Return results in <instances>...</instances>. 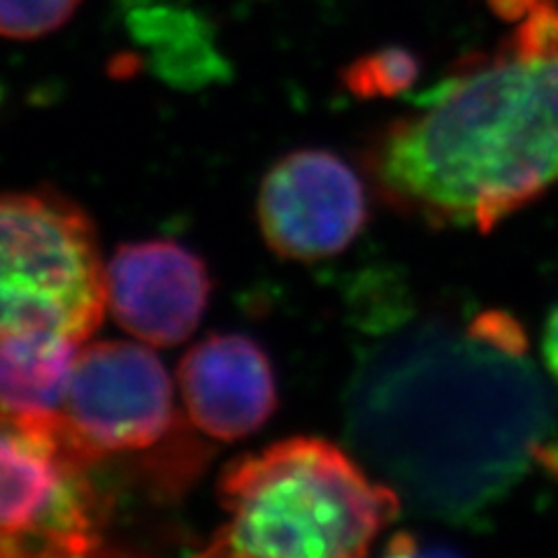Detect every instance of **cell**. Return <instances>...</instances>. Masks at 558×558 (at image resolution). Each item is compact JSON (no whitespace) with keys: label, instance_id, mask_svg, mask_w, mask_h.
Masks as SVG:
<instances>
[{"label":"cell","instance_id":"9c48e42d","mask_svg":"<svg viewBox=\"0 0 558 558\" xmlns=\"http://www.w3.org/2000/svg\"><path fill=\"white\" fill-rule=\"evenodd\" d=\"M178 381L191 424L215 440L254 435L277 410V381L256 340L217 333L184 354Z\"/></svg>","mask_w":558,"mask_h":558},{"label":"cell","instance_id":"9a60e30c","mask_svg":"<svg viewBox=\"0 0 558 558\" xmlns=\"http://www.w3.org/2000/svg\"><path fill=\"white\" fill-rule=\"evenodd\" d=\"M537 3L539 0H488V8L505 22H521Z\"/></svg>","mask_w":558,"mask_h":558},{"label":"cell","instance_id":"7a4b0ae2","mask_svg":"<svg viewBox=\"0 0 558 558\" xmlns=\"http://www.w3.org/2000/svg\"><path fill=\"white\" fill-rule=\"evenodd\" d=\"M414 102L373 151L381 194L408 215L484 233L558 182V51L508 45Z\"/></svg>","mask_w":558,"mask_h":558},{"label":"cell","instance_id":"30bf717a","mask_svg":"<svg viewBox=\"0 0 558 558\" xmlns=\"http://www.w3.org/2000/svg\"><path fill=\"white\" fill-rule=\"evenodd\" d=\"M82 347L59 330L0 338V408L35 418L61 416Z\"/></svg>","mask_w":558,"mask_h":558},{"label":"cell","instance_id":"ba28073f","mask_svg":"<svg viewBox=\"0 0 558 558\" xmlns=\"http://www.w3.org/2000/svg\"><path fill=\"white\" fill-rule=\"evenodd\" d=\"M209 291L205 260L172 240L121 244L105 264L112 317L145 344L174 347L194 336Z\"/></svg>","mask_w":558,"mask_h":558},{"label":"cell","instance_id":"7c38bea8","mask_svg":"<svg viewBox=\"0 0 558 558\" xmlns=\"http://www.w3.org/2000/svg\"><path fill=\"white\" fill-rule=\"evenodd\" d=\"M418 73H422V65L410 49L384 47L349 63L340 77L354 98L375 100L410 92Z\"/></svg>","mask_w":558,"mask_h":558},{"label":"cell","instance_id":"277c9868","mask_svg":"<svg viewBox=\"0 0 558 558\" xmlns=\"http://www.w3.org/2000/svg\"><path fill=\"white\" fill-rule=\"evenodd\" d=\"M108 310L94 223L59 194H0V338L59 330L86 342Z\"/></svg>","mask_w":558,"mask_h":558},{"label":"cell","instance_id":"52a82bcc","mask_svg":"<svg viewBox=\"0 0 558 558\" xmlns=\"http://www.w3.org/2000/svg\"><path fill=\"white\" fill-rule=\"evenodd\" d=\"M258 229L284 260L314 264L352 244L368 221V198L356 170L326 149L282 156L258 189Z\"/></svg>","mask_w":558,"mask_h":558},{"label":"cell","instance_id":"4fadbf2b","mask_svg":"<svg viewBox=\"0 0 558 558\" xmlns=\"http://www.w3.org/2000/svg\"><path fill=\"white\" fill-rule=\"evenodd\" d=\"M82 0H0V38L33 40L61 28Z\"/></svg>","mask_w":558,"mask_h":558},{"label":"cell","instance_id":"8fae6325","mask_svg":"<svg viewBox=\"0 0 558 558\" xmlns=\"http://www.w3.org/2000/svg\"><path fill=\"white\" fill-rule=\"evenodd\" d=\"M133 26L143 35V40L159 45L163 75L170 80H182L184 84L196 80H209L223 73V63L215 54L203 26L189 14H178L172 10H147L135 16Z\"/></svg>","mask_w":558,"mask_h":558},{"label":"cell","instance_id":"6da1fadb","mask_svg":"<svg viewBox=\"0 0 558 558\" xmlns=\"http://www.w3.org/2000/svg\"><path fill=\"white\" fill-rule=\"evenodd\" d=\"M384 344L356 377L352 435L426 512L473 514L526 473L551 410L508 314L465 333L422 326Z\"/></svg>","mask_w":558,"mask_h":558},{"label":"cell","instance_id":"5b68a950","mask_svg":"<svg viewBox=\"0 0 558 558\" xmlns=\"http://www.w3.org/2000/svg\"><path fill=\"white\" fill-rule=\"evenodd\" d=\"M92 461L61 416L0 408V558L89 556L102 545L105 502Z\"/></svg>","mask_w":558,"mask_h":558},{"label":"cell","instance_id":"8992f818","mask_svg":"<svg viewBox=\"0 0 558 558\" xmlns=\"http://www.w3.org/2000/svg\"><path fill=\"white\" fill-rule=\"evenodd\" d=\"M65 433L92 461L161 442L174 424V389L149 347L102 340L82 347L61 410Z\"/></svg>","mask_w":558,"mask_h":558},{"label":"cell","instance_id":"5bb4252c","mask_svg":"<svg viewBox=\"0 0 558 558\" xmlns=\"http://www.w3.org/2000/svg\"><path fill=\"white\" fill-rule=\"evenodd\" d=\"M543 356L549 373L558 381V305L551 310L549 319L545 324V336H543Z\"/></svg>","mask_w":558,"mask_h":558},{"label":"cell","instance_id":"3957f363","mask_svg":"<svg viewBox=\"0 0 558 558\" xmlns=\"http://www.w3.org/2000/svg\"><path fill=\"white\" fill-rule=\"evenodd\" d=\"M226 512L205 556L356 558L400 514V494L324 438L244 453L217 484Z\"/></svg>","mask_w":558,"mask_h":558}]
</instances>
